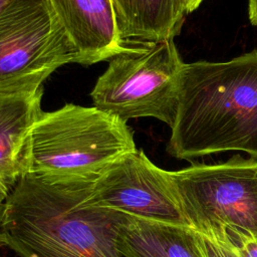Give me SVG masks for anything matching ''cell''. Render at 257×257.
Segmentation results:
<instances>
[{"label": "cell", "instance_id": "cell-1", "mask_svg": "<svg viewBox=\"0 0 257 257\" xmlns=\"http://www.w3.org/2000/svg\"><path fill=\"white\" fill-rule=\"evenodd\" d=\"M94 180L23 176L1 206V246L18 257H122L116 233L124 213L92 201Z\"/></svg>", "mask_w": 257, "mask_h": 257}, {"label": "cell", "instance_id": "cell-2", "mask_svg": "<svg viewBox=\"0 0 257 257\" xmlns=\"http://www.w3.org/2000/svg\"><path fill=\"white\" fill-rule=\"evenodd\" d=\"M225 152L257 159V48L185 63L167 153L192 161Z\"/></svg>", "mask_w": 257, "mask_h": 257}, {"label": "cell", "instance_id": "cell-3", "mask_svg": "<svg viewBox=\"0 0 257 257\" xmlns=\"http://www.w3.org/2000/svg\"><path fill=\"white\" fill-rule=\"evenodd\" d=\"M137 150L126 122L95 106L43 111L29 140V172L49 181L93 180Z\"/></svg>", "mask_w": 257, "mask_h": 257}, {"label": "cell", "instance_id": "cell-4", "mask_svg": "<svg viewBox=\"0 0 257 257\" xmlns=\"http://www.w3.org/2000/svg\"><path fill=\"white\" fill-rule=\"evenodd\" d=\"M184 65L174 38L123 42L94 84L93 106L125 122L154 117L172 127Z\"/></svg>", "mask_w": 257, "mask_h": 257}, {"label": "cell", "instance_id": "cell-5", "mask_svg": "<svg viewBox=\"0 0 257 257\" xmlns=\"http://www.w3.org/2000/svg\"><path fill=\"white\" fill-rule=\"evenodd\" d=\"M185 216L196 232L237 231L257 238V159L194 163L171 171Z\"/></svg>", "mask_w": 257, "mask_h": 257}, {"label": "cell", "instance_id": "cell-6", "mask_svg": "<svg viewBox=\"0 0 257 257\" xmlns=\"http://www.w3.org/2000/svg\"><path fill=\"white\" fill-rule=\"evenodd\" d=\"M77 51L48 0H13L0 13V89L42 85Z\"/></svg>", "mask_w": 257, "mask_h": 257}, {"label": "cell", "instance_id": "cell-7", "mask_svg": "<svg viewBox=\"0 0 257 257\" xmlns=\"http://www.w3.org/2000/svg\"><path fill=\"white\" fill-rule=\"evenodd\" d=\"M92 201L143 219L190 226L171 171L155 165L143 150L126 155L95 179Z\"/></svg>", "mask_w": 257, "mask_h": 257}, {"label": "cell", "instance_id": "cell-8", "mask_svg": "<svg viewBox=\"0 0 257 257\" xmlns=\"http://www.w3.org/2000/svg\"><path fill=\"white\" fill-rule=\"evenodd\" d=\"M42 85L0 89V181L10 192L29 172V140L41 109Z\"/></svg>", "mask_w": 257, "mask_h": 257}, {"label": "cell", "instance_id": "cell-9", "mask_svg": "<svg viewBox=\"0 0 257 257\" xmlns=\"http://www.w3.org/2000/svg\"><path fill=\"white\" fill-rule=\"evenodd\" d=\"M77 51L76 63L110 59L123 48L111 0H48Z\"/></svg>", "mask_w": 257, "mask_h": 257}, {"label": "cell", "instance_id": "cell-10", "mask_svg": "<svg viewBox=\"0 0 257 257\" xmlns=\"http://www.w3.org/2000/svg\"><path fill=\"white\" fill-rule=\"evenodd\" d=\"M116 247L122 257H205L192 227L125 213L117 227Z\"/></svg>", "mask_w": 257, "mask_h": 257}, {"label": "cell", "instance_id": "cell-11", "mask_svg": "<svg viewBox=\"0 0 257 257\" xmlns=\"http://www.w3.org/2000/svg\"><path fill=\"white\" fill-rule=\"evenodd\" d=\"M111 4L123 42L175 38L185 22L178 0H111Z\"/></svg>", "mask_w": 257, "mask_h": 257}, {"label": "cell", "instance_id": "cell-12", "mask_svg": "<svg viewBox=\"0 0 257 257\" xmlns=\"http://www.w3.org/2000/svg\"><path fill=\"white\" fill-rule=\"evenodd\" d=\"M207 237L226 245L238 257H257V238L253 236L237 231H223Z\"/></svg>", "mask_w": 257, "mask_h": 257}, {"label": "cell", "instance_id": "cell-13", "mask_svg": "<svg viewBox=\"0 0 257 257\" xmlns=\"http://www.w3.org/2000/svg\"><path fill=\"white\" fill-rule=\"evenodd\" d=\"M198 236L200 246L205 257H238L229 247L221 242L199 233Z\"/></svg>", "mask_w": 257, "mask_h": 257}, {"label": "cell", "instance_id": "cell-14", "mask_svg": "<svg viewBox=\"0 0 257 257\" xmlns=\"http://www.w3.org/2000/svg\"><path fill=\"white\" fill-rule=\"evenodd\" d=\"M182 9L186 14L194 12L202 3L204 0H178Z\"/></svg>", "mask_w": 257, "mask_h": 257}, {"label": "cell", "instance_id": "cell-15", "mask_svg": "<svg viewBox=\"0 0 257 257\" xmlns=\"http://www.w3.org/2000/svg\"><path fill=\"white\" fill-rule=\"evenodd\" d=\"M248 17L250 23L257 26V0H248Z\"/></svg>", "mask_w": 257, "mask_h": 257}, {"label": "cell", "instance_id": "cell-16", "mask_svg": "<svg viewBox=\"0 0 257 257\" xmlns=\"http://www.w3.org/2000/svg\"><path fill=\"white\" fill-rule=\"evenodd\" d=\"M9 194V191L8 189L1 183L0 181V203H3L4 200L6 199V197L8 196Z\"/></svg>", "mask_w": 257, "mask_h": 257}, {"label": "cell", "instance_id": "cell-17", "mask_svg": "<svg viewBox=\"0 0 257 257\" xmlns=\"http://www.w3.org/2000/svg\"><path fill=\"white\" fill-rule=\"evenodd\" d=\"M13 0H0V13L12 2Z\"/></svg>", "mask_w": 257, "mask_h": 257}, {"label": "cell", "instance_id": "cell-18", "mask_svg": "<svg viewBox=\"0 0 257 257\" xmlns=\"http://www.w3.org/2000/svg\"><path fill=\"white\" fill-rule=\"evenodd\" d=\"M1 206H2V203H0V216H1ZM0 247H1V242H0Z\"/></svg>", "mask_w": 257, "mask_h": 257}]
</instances>
